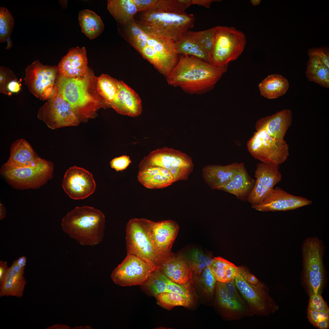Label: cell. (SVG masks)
Listing matches in <instances>:
<instances>
[{"instance_id": "obj_1", "label": "cell", "mask_w": 329, "mask_h": 329, "mask_svg": "<svg viewBox=\"0 0 329 329\" xmlns=\"http://www.w3.org/2000/svg\"><path fill=\"white\" fill-rule=\"evenodd\" d=\"M227 70V67L216 66L196 57L181 55L166 78L171 86L190 94H200L212 90Z\"/></svg>"}, {"instance_id": "obj_2", "label": "cell", "mask_w": 329, "mask_h": 329, "mask_svg": "<svg viewBox=\"0 0 329 329\" xmlns=\"http://www.w3.org/2000/svg\"><path fill=\"white\" fill-rule=\"evenodd\" d=\"M90 74L89 71L87 75L81 79L59 76L56 83L58 93L69 103L80 122L94 117L100 108L110 107L99 97L94 85L95 80Z\"/></svg>"}, {"instance_id": "obj_3", "label": "cell", "mask_w": 329, "mask_h": 329, "mask_svg": "<svg viewBox=\"0 0 329 329\" xmlns=\"http://www.w3.org/2000/svg\"><path fill=\"white\" fill-rule=\"evenodd\" d=\"M134 19L146 34L175 42L193 27L195 18L193 14L186 12L148 10L137 12Z\"/></svg>"}, {"instance_id": "obj_4", "label": "cell", "mask_w": 329, "mask_h": 329, "mask_svg": "<svg viewBox=\"0 0 329 329\" xmlns=\"http://www.w3.org/2000/svg\"><path fill=\"white\" fill-rule=\"evenodd\" d=\"M105 217L100 210L91 207H76L62 218L63 231L83 246H92L103 240Z\"/></svg>"}, {"instance_id": "obj_5", "label": "cell", "mask_w": 329, "mask_h": 329, "mask_svg": "<svg viewBox=\"0 0 329 329\" xmlns=\"http://www.w3.org/2000/svg\"><path fill=\"white\" fill-rule=\"evenodd\" d=\"M152 221L143 218H135L129 221L126 237L127 254L137 256L160 268L175 256L173 253H163L157 249L151 235Z\"/></svg>"}, {"instance_id": "obj_6", "label": "cell", "mask_w": 329, "mask_h": 329, "mask_svg": "<svg viewBox=\"0 0 329 329\" xmlns=\"http://www.w3.org/2000/svg\"><path fill=\"white\" fill-rule=\"evenodd\" d=\"M172 41L150 36H143L136 50L166 77L177 63L179 55Z\"/></svg>"}, {"instance_id": "obj_7", "label": "cell", "mask_w": 329, "mask_h": 329, "mask_svg": "<svg viewBox=\"0 0 329 329\" xmlns=\"http://www.w3.org/2000/svg\"><path fill=\"white\" fill-rule=\"evenodd\" d=\"M325 246L317 237L306 238L302 247L303 275L310 295L320 294L325 276L323 258Z\"/></svg>"}, {"instance_id": "obj_8", "label": "cell", "mask_w": 329, "mask_h": 329, "mask_svg": "<svg viewBox=\"0 0 329 329\" xmlns=\"http://www.w3.org/2000/svg\"><path fill=\"white\" fill-rule=\"evenodd\" d=\"M216 27L209 63L216 66L227 67L230 62L238 58L243 52L246 43V37L242 32L233 27Z\"/></svg>"}, {"instance_id": "obj_9", "label": "cell", "mask_w": 329, "mask_h": 329, "mask_svg": "<svg viewBox=\"0 0 329 329\" xmlns=\"http://www.w3.org/2000/svg\"><path fill=\"white\" fill-rule=\"evenodd\" d=\"M54 165L43 159L34 166L12 168L3 164L0 173L5 181L13 188L24 190L36 189L46 184L53 177Z\"/></svg>"}, {"instance_id": "obj_10", "label": "cell", "mask_w": 329, "mask_h": 329, "mask_svg": "<svg viewBox=\"0 0 329 329\" xmlns=\"http://www.w3.org/2000/svg\"><path fill=\"white\" fill-rule=\"evenodd\" d=\"M139 165L164 168L171 173L175 182L187 179L193 168L190 156L181 151L167 147L151 151L144 157Z\"/></svg>"}, {"instance_id": "obj_11", "label": "cell", "mask_w": 329, "mask_h": 329, "mask_svg": "<svg viewBox=\"0 0 329 329\" xmlns=\"http://www.w3.org/2000/svg\"><path fill=\"white\" fill-rule=\"evenodd\" d=\"M251 155L261 162L278 165L289 155V147L285 141L270 135L265 130L256 131L247 143Z\"/></svg>"}, {"instance_id": "obj_12", "label": "cell", "mask_w": 329, "mask_h": 329, "mask_svg": "<svg viewBox=\"0 0 329 329\" xmlns=\"http://www.w3.org/2000/svg\"><path fill=\"white\" fill-rule=\"evenodd\" d=\"M159 267L135 255L127 254L112 271L111 277L116 284L122 286L143 284L150 275Z\"/></svg>"}, {"instance_id": "obj_13", "label": "cell", "mask_w": 329, "mask_h": 329, "mask_svg": "<svg viewBox=\"0 0 329 329\" xmlns=\"http://www.w3.org/2000/svg\"><path fill=\"white\" fill-rule=\"evenodd\" d=\"M37 116L52 129L77 126L80 122L70 104L58 93L40 108Z\"/></svg>"}, {"instance_id": "obj_14", "label": "cell", "mask_w": 329, "mask_h": 329, "mask_svg": "<svg viewBox=\"0 0 329 329\" xmlns=\"http://www.w3.org/2000/svg\"><path fill=\"white\" fill-rule=\"evenodd\" d=\"M277 164L258 163L255 172L256 178L253 188L247 201L252 205L260 203L274 186L281 181L282 175Z\"/></svg>"}, {"instance_id": "obj_15", "label": "cell", "mask_w": 329, "mask_h": 329, "mask_svg": "<svg viewBox=\"0 0 329 329\" xmlns=\"http://www.w3.org/2000/svg\"><path fill=\"white\" fill-rule=\"evenodd\" d=\"M62 186L70 198L78 200L92 194L95 190L96 184L91 173L82 168L74 166L66 171Z\"/></svg>"}, {"instance_id": "obj_16", "label": "cell", "mask_w": 329, "mask_h": 329, "mask_svg": "<svg viewBox=\"0 0 329 329\" xmlns=\"http://www.w3.org/2000/svg\"><path fill=\"white\" fill-rule=\"evenodd\" d=\"M58 72L57 67L44 65L36 60L26 69L25 82L32 94L42 99L46 91L55 86Z\"/></svg>"}, {"instance_id": "obj_17", "label": "cell", "mask_w": 329, "mask_h": 329, "mask_svg": "<svg viewBox=\"0 0 329 329\" xmlns=\"http://www.w3.org/2000/svg\"><path fill=\"white\" fill-rule=\"evenodd\" d=\"M306 198L291 194L281 188L276 186L260 204L252 205L255 210L263 212L286 211L296 209L311 204Z\"/></svg>"}, {"instance_id": "obj_18", "label": "cell", "mask_w": 329, "mask_h": 329, "mask_svg": "<svg viewBox=\"0 0 329 329\" xmlns=\"http://www.w3.org/2000/svg\"><path fill=\"white\" fill-rule=\"evenodd\" d=\"M57 69L60 76L68 78H84L89 71L85 48H71L62 58Z\"/></svg>"}, {"instance_id": "obj_19", "label": "cell", "mask_w": 329, "mask_h": 329, "mask_svg": "<svg viewBox=\"0 0 329 329\" xmlns=\"http://www.w3.org/2000/svg\"><path fill=\"white\" fill-rule=\"evenodd\" d=\"M111 107L123 115L135 117L140 115L142 106L138 94L122 81H118L117 92Z\"/></svg>"}, {"instance_id": "obj_20", "label": "cell", "mask_w": 329, "mask_h": 329, "mask_svg": "<svg viewBox=\"0 0 329 329\" xmlns=\"http://www.w3.org/2000/svg\"><path fill=\"white\" fill-rule=\"evenodd\" d=\"M25 140H16L12 144L10 156L3 164L12 168H19L36 165L43 160Z\"/></svg>"}, {"instance_id": "obj_21", "label": "cell", "mask_w": 329, "mask_h": 329, "mask_svg": "<svg viewBox=\"0 0 329 329\" xmlns=\"http://www.w3.org/2000/svg\"><path fill=\"white\" fill-rule=\"evenodd\" d=\"M178 230L177 223L171 220L152 221L150 226L151 235L156 247L161 253L166 254L172 253L171 248Z\"/></svg>"}, {"instance_id": "obj_22", "label": "cell", "mask_w": 329, "mask_h": 329, "mask_svg": "<svg viewBox=\"0 0 329 329\" xmlns=\"http://www.w3.org/2000/svg\"><path fill=\"white\" fill-rule=\"evenodd\" d=\"M292 116L290 110L284 109L272 115L262 118L256 122V131L264 130L270 135L283 140L292 124Z\"/></svg>"}, {"instance_id": "obj_23", "label": "cell", "mask_w": 329, "mask_h": 329, "mask_svg": "<svg viewBox=\"0 0 329 329\" xmlns=\"http://www.w3.org/2000/svg\"><path fill=\"white\" fill-rule=\"evenodd\" d=\"M137 179L145 187L150 189L164 188L175 182L170 172L161 167L139 165Z\"/></svg>"}, {"instance_id": "obj_24", "label": "cell", "mask_w": 329, "mask_h": 329, "mask_svg": "<svg viewBox=\"0 0 329 329\" xmlns=\"http://www.w3.org/2000/svg\"><path fill=\"white\" fill-rule=\"evenodd\" d=\"M244 164L243 163L234 162L226 165H207L203 169L202 176L210 188L218 190L228 184Z\"/></svg>"}, {"instance_id": "obj_25", "label": "cell", "mask_w": 329, "mask_h": 329, "mask_svg": "<svg viewBox=\"0 0 329 329\" xmlns=\"http://www.w3.org/2000/svg\"><path fill=\"white\" fill-rule=\"evenodd\" d=\"M255 181V180L249 175L244 164L228 184L218 190L232 194L238 199L245 201L253 188Z\"/></svg>"}, {"instance_id": "obj_26", "label": "cell", "mask_w": 329, "mask_h": 329, "mask_svg": "<svg viewBox=\"0 0 329 329\" xmlns=\"http://www.w3.org/2000/svg\"><path fill=\"white\" fill-rule=\"evenodd\" d=\"M159 269L171 281L179 285L186 284L192 278L193 272L186 261L180 257H174Z\"/></svg>"}, {"instance_id": "obj_27", "label": "cell", "mask_w": 329, "mask_h": 329, "mask_svg": "<svg viewBox=\"0 0 329 329\" xmlns=\"http://www.w3.org/2000/svg\"><path fill=\"white\" fill-rule=\"evenodd\" d=\"M179 55L186 54L198 58L209 63L210 56L199 43L195 31L187 30L174 43Z\"/></svg>"}, {"instance_id": "obj_28", "label": "cell", "mask_w": 329, "mask_h": 329, "mask_svg": "<svg viewBox=\"0 0 329 329\" xmlns=\"http://www.w3.org/2000/svg\"><path fill=\"white\" fill-rule=\"evenodd\" d=\"M261 95L269 99L277 98L284 95L288 90L289 83L287 80L279 74L268 75L259 84Z\"/></svg>"}, {"instance_id": "obj_29", "label": "cell", "mask_w": 329, "mask_h": 329, "mask_svg": "<svg viewBox=\"0 0 329 329\" xmlns=\"http://www.w3.org/2000/svg\"><path fill=\"white\" fill-rule=\"evenodd\" d=\"M235 280L236 286L250 304L260 311L266 308L265 294L261 287H257L246 281L239 273Z\"/></svg>"}, {"instance_id": "obj_30", "label": "cell", "mask_w": 329, "mask_h": 329, "mask_svg": "<svg viewBox=\"0 0 329 329\" xmlns=\"http://www.w3.org/2000/svg\"><path fill=\"white\" fill-rule=\"evenodd\" d=\"M107 9L119 25L134 19L138 12L133 0H109Z\"/></svg>"}, {"instance_id": "obj_31", "label": "cell", "mask_w": 329, "mask_h": 329, "mask_svg": "<svg viewBox=\"0 0 329 329\" xmlns=\"http://www.w3.org/2000/svg\"><path fill=\"white\" fill-rule=\"evenodd\" d=\"M78 20L82 32L90 39L97 37L104 30V25L101 18L92 11L81 10L79 13Z\"/></svg>"}, {"instance_id": "obj_32", "label": "cell", "mask_w": 329, "mask_h": 329, "mask_svg": "<svg viewBox=\"0 0 329 329\" xmlns=\"http://www.w3.org/2000/svg\"><path fill=\"white\" fill-rule=\"evenodd\" d=\"M208 267L216 280L222 283L234 280L239 273L238 267L220 257L213 259Z\"/></svg>"}, {"instance_id": "obj_33", "label": "cell", "mask_w": 329, "mask_h": 329, "mask_svg": "<svg viewBox=\"0 0 329 329\" xmlns=\"http://www.w3.org/2000/svg\"><path fill=\"white\" fill-rule=\"evenodd\" d=\"M306 75L309 81L329 88V68L317 57H309Z\"/></svg>"}, {"instance_id": "obj_34", "label": "cell", "mask_w": 329, "mask_h": 329, "mask_svg": "<svg viewBox=\"0 0 329 329\" xmlns=\"http://www.w3.org/2000/svg\"><path fill=\"white\" fill-rule=\"evenodd\" d=\"M118 81L107 74H102L96 80L98 93L109 105L116 94Z\"/></svg>"}, {"instance_id": "obj_35", "label": "cell", "mask_w": 329, "mask_h": 329, "mask_svg": "<svg viewBox=\"0 0 329 329\" xmlns=\"http://www.w3.org/2000/svg\"><path fill=\"white\" fill-rule=\"evenodd\" d=\"M24 273L18 274L0 286V296L21 297L27 283L23 276Z\"/></svg>"}, {"instance_id": "obj_36", "label": "cell", "mask_w": 329, "mask_h": 329, "mask_svg": "<svg viewBox=\"0 0 329 329\" xmlns=\"http://www.w3.org/2000/svg\"><path fill=\"white\" fill-rule=\"evenodd\" d=\"M168 278L160 270L152 272L143 284L153 295L155 296L166 292V283Z\"/></svg>"}, {"instance_id": "obj_37", "label": "cell", "mask_w": 329, "mask_h": 329, "mask_svg": "<svg viewBox=\"0 0 329 329\" xmlns=\"http://www.w3.org/2000/svg\"><path fill=\"white\" fill-rule=\"evenodd\" d=\"M187 263L192 272L199 275L211 264L213 259L197 249L193 250L188 255Z\"/></svg>"}, {"instance_id": "obj_38", "label": "cell", "mask_w": 329, "mask_h": 329, "mask_svg": "<svg viewBox=\"0 0 329 329\" xmlns=\"http://www.w3.org/2000/svg\"><path fill=\"white\" fill-rule=\"evenodd\" d=\"M157 301L161 306L168 309L176 306H186L190 301L179 294L173 292H164L156 296Z\"/></svg>"}, {"instance_id": "obj_39", "label": "cell", "mask_w": 329, "mask_h": 329, "mask_svg": "<svg viewBox=\"0 0 329 329\" xmlns=\"http://www.w3.org/2000/svg\"><path fill=\"white\" fill-rule=\"evenodd\" d=\"M14 19L12 14L4 7H0V41L4 43L10 38L13 30Z\"/></svg>"}, {"instance_id": "obj_40", "label": "cell", "mask_w": 329, "mask_h": 329, "mask_svg": "<svg viewBox=\"0 0 329 329\" xmlns=\"http://www.w3.org/2000/svg\"><path fill=\"white\" fill-rule=\"evenodd\" d=\"M227 292L228 309L233 311H242L243 306L237 293L234 280L224 283Z\"/></svg>"}, {"instance_id": "obj_41", "label": "cell", "mask_w": 329, "mask_h": 329, "mask_svg": "<svg viewBox=\"0 0 329 329\" xmlns=\"http://www.w3.org/2000/svg\"><path fill=\"white\" fill-rule=\"evenodd\" d=\"M216 27L198 31H195L196 38L202 48L209 55L214 46Z\"/></svg>"}, {"instance_id": "obj_42", "label": "cell", "mask_w": 329, "mask_h": 329, "mask_svg": "<svg viewBox=\"0 0 329 329\" xmlns=\"http://www.w3.org/2000/svg\"><path fill=\"white\" fill-rule=\"evenodd\" d=\"M307 310H314L329 314V308L320 294L310 295Z\"/></svg>"}, {"instance_id": "obj_43", "label": "cell", "mask_w": 329, "mask_h": 329, "mask_svg": "<svg viewBox=\"0 0 329 329\" xmlns=\"http://www.w3.org/2000/svg\"><path fill=\"white\" fill-rule=\"evenodd\" d=\"M200 275V281L204 291L208 293L212 292L217 280L210 269L207 267Z\"/></svg>"}, {"instance_id": "obj_44", "label": "cell", "mask_w": 329, "mask_h": 329, "mask_svg": "<svg viewBox=\"0 0 329 329\" xmlns=\"http://www.w3.org/2000/svg\"><path fill=\"white\" fill-rule=\"evenodd\" d=\"M308 55L309 57L316 56L329 68V51L326 47L312 48L309 49Z\"/></svg>"}, {"instance_id": "obj_45", "label": "cell", "mask_w": 329, "mask_h": 329, "mask_svg": "<svg viewBox=\"0 0 329 329\" xmlns=\"http://www.w3.org/2000/svg\"><path fill=\"white\" fill-rule=\"evenodd\" d=\"M129 157L127 155H122L112 159L110 162L111 167L117 171L125 169L131 162Z\"/></svg>"}, {"instance_id": "obj_46", "label": "cell", "mask_w": 329, "mask_h": 329, "mask_svg": "<svg viewBox=\"0 0 329 329\" xmlns=\"http://www.w3.org/2000/svg\"><path fill=\"white\" fill-rule=\"evenodd\" d=\"M329 313L314 310H307V315L309 321L314 326L324 320H329Z\"/></svg>"}, {"instance_id": "obj_47", "label": "cell", "mask_w": 329, "mask_h": 329, "mask_svg": "<svg viewBox=\"0 0 329 329\" xmlns=\"http://www.w3.org/2000/svg\"><path fill=\"white\" fill-rule=\"evenodd\" d=\"M24 267H20L18 264L17 260H15L10 267H9L8 270L1 285L3 283L7 281L18 274L24 273Z\"/></svg>"}, {"instance_id": "obj_48", "label": "cell", "mask_w": 329, "mask_h": 329, "mask_svg": "<svg viewBox=\"0 0 329 329\" xmlns=\"http://www.w3.org/2000/svg\"><path fill=\"white\" fill-rule=\"evenodd\" d=\"M217 288L220 304L222 307L228 309L227 292L224 283L218 281L217 283Z\"/></svg>"}, {"instance_id": "obj_49", "label": "cell", "mask_w": 329, "mask_h": 329, "mask_svg": "<svg viewBox=\"0 0 329 329\" xmlns=\"http://www.w3.org/2000/svg\"><path fill=\"white\" fill-rule=\"evenodd\" d=\"M172 285L171 292L177 293L191 301V296L189 291L184 287L172 281Z\"/></svg>"}, {"instance_id": "obj_50", "label": "cell", "mask_w": 329, "mask_h": 329, "mask_svg": "<svg viewBox=\"0 0 329 329\" xmlns=\"http://www.w3.org/2000/svg\"><path fill=\"white\" fill-rule=\"evenodd\" d=\"M238 269L239 273L246 281L253 284H256L258 283V279L244 268L239 267Z\"/></svg>"}, {"instance_id": "obj_51", "label": "cell", "mask_w": 329, "mask_h": 329, "mask_svg": "<svg viewBox=\"0 0 329 329\" xmlns=\"http://www.w3.org/2000/svg\"><path fill=\"white\" fill-rule=\"evenodd\" d=\"M9 268L6 261H0V285L3 282Z\"/></svg>"}, {"instance_id": "obj_52", "label": "cell", "mask_w": 329, "mask_h": 329, "mask_svg": "<svg viewBox=\"0 0 329 329\" xmlns=\"http://www.w3.org/2000/svg\"><path fill=\"white\" fill-rule=\"evenodd\" d=\"M220 1L217 0H192V5H201L208 8L212 2Z\"/></svg>"}, {"instance_id": "obj_53", "label": "cell", "mask_w": 329, "mask_h": 329, "mask_svg": "<svg viewBox=\"0 0 329 329\" xmlns=\"http://www.w3.org/2000/svg\"><path fill=\"white\" fill-rule=\"evenodd\" d=\"M9 91L11 92H17L20 90V87L18 83L15 80L9 82L7 86Z\"/></svg>"}, {"instance_id": "obj_54", "label": "cell", "mask_w": 329, "mask_h": 329, "mask_svg": "<svg viewBox=\"0 0 329 329\" xmlns=\"http://www.w3.org/2000/svg\"><path fill=\"white\" fill-rule=\"evenodd\" d=\"M329 320H322L317 323L315 326L316 327L320 329H326L329 327Z\"/></svg>"}, {"instance_id": "obj_55", "label": "cell", "mask_w": 329, "mask_h": 329, "mask_svg": "<svg viewBox=\"0 0 329 329\" xmlns=\"http://www.w3.org/2000/svg\"><path fill=\"white\" fill-rule=\"evenodd\" d=\"M6 208L3 204L1 202H0V220H3L6 216Z\"/></svg>"}, {"instance_id": "obj_56", "label": "cell", "mask_w": 329, "mask_h": 329, "mask_svg": "<svg viewBox=\"0 0 329 329\" xmlns=\"http://www.w3.org/2000/svg\"><path fill=\"white\" fill-rule=\"evenodd\" d=\"M17 260L18 264L20 267L25 268L27 262V258L26 256H21Z\"/></svg>"}, {"instance_id": "obj_57", "label": "cell", "mask_w": 329, "mask_h": 329, "mask_svg": "<svg viewBox=\"0 0 329 329\" xmlns=\"http://www.w3.org/2000/svg\"><path fill=\"white\" fill-rule=\"evenodd\" d=\"M69 327L67 326L61 325V324H57L54 325L50 326L46 329H69Z\"/></svg>"}, {"instance_id": "obj_58", "label": "cell", "mask_w": 329, "mask_h": 329, "mask_svg": "<svg viewBox=\"0 0 329 329\" xmlns=\"http://www.w3.org/2000/svg\"><path fill=\"white\" fill-rule=\"evenodd\" d=\"M250 2L253 6H257L259 5L261 2L260 0H251Z\"/></svg>"}, {"instance_id": "obj_59", "label": "cell", "mask_w": 329, "mask_h": 329, "mask_svg": "<svg viewBox=\"0 0 329 329\" xmlns=\"http://www.w3.org/2000/svg\"><path fill=\"white\" fill-rule=\"evenodd\" d=\"M6 41L7 42V45L6 47V48L7 49H9L12 45V42L10 38L8 39Z\"/></svg>"}]
</instances>
